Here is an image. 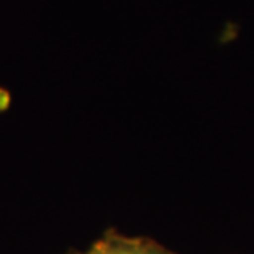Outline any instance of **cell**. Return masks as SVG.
<instances>
[{"label":"cell","instance_id":"1","mask_svg":"<svg viewBox=\"0 0 254 254\" xmlns=\"http://www.w3.org/2000/svg\"><path fill=\"white\" fill-rule=\"evenodd\" d=\"M88 254H169L152 243L126 240V238H108L91 248Z\"/></svg>","mask_w":254,"mask_h":254},{"label":"cell","instance_id":"2","mask_svg":"<svg viewBox=\"0 0 254 254\" xmlns=\"http://www.w3.org/2000/svg\"><path fill=\"white\" fill-rule=\"evenodd\" d=\"M10 104V94L8 91L0 88V111H5Z\"/></svg>","mask_w":254,"mask_h":254}]
</instances>
